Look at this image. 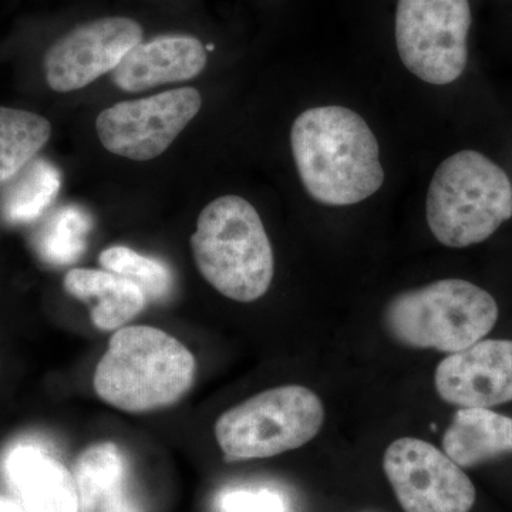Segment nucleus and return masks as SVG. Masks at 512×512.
<instances>
[{
    "instance_id": "nucleus-10",
    "label": "nucleus",
    "mask_w": 512,
    "mask_h": 512,
    "mask_svg": "<svg viewBox=\"0 0 512 512\" xmlns=\"http://www.w3.org/2000/svg\"><path fill=\"white\" fill-rule=\"evenodd\" d=\"M143 42V28L130 18H103L73 29L47 50L45 74L59 93L83 89L113 72L124 56Z\"/></svg>"
},
{
    "instance_id": "nucleus-21",
    "label": "nucleus",
    "mask_w": 512,
    "mask_h": 512,
    "mask_svg": "<svg viewBox=\"0 0 512 512\" xmlns=\"http://www.w3.org/2000/svg\"><path fill=\"white\" fill-rule=\"evenodd\" d=\"M221 512H288L284 494L271 488H229L220 495Z\"/></svg>"
},
{
    "instance_id": "nucleus-13",
    "label": "nucleus",
    "mask_w": 512,
    "mask_h": 512,
    "mask_svg": "<svg viewBox=\"0 0 512 512\" xmlns=\"http://www.w3.org/2000/svg\"><path fill=\"white\" fill-rule=\"evenodd\" d=\"M3 471L25 512H79L72 471L45 448L18 444L9 450Z\"/></svg>"
},
{
    "instance_id": "nucleus-11",
    "label": "nucleus",
    "mask_w": 512,
    "mask_h": 512,
    "mask_svg": "<svg viewBox=\"0 0 512 512\" xmlns=\"http://www.w3.org/2000/svg\"><path fill=\"white\" fill-rule=\"evenodd\" d=\"M444 402L488 407L512 402V340H480L447 356L434 376Z\"/></svg>"
},
{
    "instance_id": "nucleus-17",
    "label": "nucleus",
    "mask_w": 512,
    "mask_h": 512,
    "mask_svg": "<svg viewBox=\"0 0 512 512\" xmlns=\"http://www.w3.org/2000/svg\"><path fill=\"white\" fill-rule=\"evenodd\" d=\"M2 195V215L10 224L37 220L59 194V170L46 160L30 161L9 181Z\"/></svg>"
},
{
    "instance_id": "nucleus-9",
    "label": "nucleus",
    "mask_w": 512,
    "mask_h": 512,
    "mask_svg": "<svg viewBox=\"0 0 512 512\" xmlns=\"http://www.w3.org/2000/svg\"><path fill=\"white\" fill-rule=\"evenodd\" d=\"M201 94L191 87L134 101H121L101 111L96 128L101 144L116 156L153 160L201 109Z\"/></svg>"
},
{
    "instance_id": "nucleus-5",
    "label": "nucleus",
    "mask_w": 512,
    "mask_h": 512,
    "mask_svg": "<svg viewBox=\"0 0 512 512\" xmlns=\"http://www.w3.org/2000/svg\"><path fill=\"white\" fill-rule=\"evenodd\" d=\"M497 319L493 295L461 279L399 293L383 313L384 328L400 345L451 355L483 340Z\"/></svg>"
},
{
    "instance_id": "nucleus-2",
    "label": "nucleus",
    "mask_w": 512,
    "mask_h": 512,
    "mask_svg": "<svg viewBox=\"0 0 512 512\" xmlns=\"http://www.w3.org/2000/svg\"><path fill=\"white\" fill-rule=\"evenodd\" d=\"M195 372V357L180 340L153 326H127L111 336L93 386L111 407L143 414L180 402Z\"/></svg>"
},
{
    "instance_id": "nucleus-22",
    "label": "nucleus",
    "mask_w": 512,
    "mask_h": 512,
    "mask_svg": "<svg viewBox=\"0 0 512 512\" xmlns=\"http://www.w3.org/2000/svg\"><path fill=\"white\" fill-rule=\"evenodd\" d=\"M0 512H25L22 504L18 501L12 500V498L0 495Z\"/></svg>"
},
{
    "instance_id": "nucleus-19",
    "label": "nucleus",
    "mask_w": 512,
    "mask_h": 512,
    "mask_svg": "<svg viewBox=\"0 0 512 512\" xmlns=\"http://www.w3.org/2000/svg\"><path fill=\"white\" fill-rule=\"evenodd\" d=\"M92 218L82 208L62 207L46 218L33 237L36 254L50 265H70L86 249Z\"/></svg>"
},
{
    "instance_id": "nucleus-7",
    "label": "nucleus",
    "mask_w": 512,
    "mask_h": 512,
    "mask_svg": "<svg viewBox=\"0 0 512 512\" xmlns=\"http://www.w3.org/2000/svg\"><path fill=\"white\" fill-rule=\"evenodd\" d=\"M468 0H399L396 46L406 69L423 82H456L468 62Z\"/></svg>"
},
{
    "instance_id": "nucleus-12",
    "label": "nucleus",
    "mask_w": 512,
    "mask_h": 512,
    "mask_svg": "<svg viewBox=\"0 0 512 512\" xmlns=\"http://www.w3.org/2000/svg\"><path fill=\"white\" fill-rule=\"evenodd\" d=\"M207 64V50L191 36H160L138 43L111 72V80L126 92H143L161 84L185 82Z\"/></svg>"
},
{
    "instance_id": "nucleus-6",
    "label": "nucleus",
    "mask_w": 512,
    "mask_h": 512,
    "mask_svg": "<svg viewBox=\"0 0 512 512\" xmlns=\"http://www.w3.org/2000/svg\"><path fill=\"white\" fill-rule=\"evenodd\" d=\"M325 409L308 387L281 386L266 390L222 413L215 439L225 461L279 456L305 446L318 436Z\"/></svg>"
},
{
    "instance_id": "nucleus-18",
    "label": "nucleus",
    "mask_w": 512,
    "mask_h": 512,
    "mask_svg": "<svg viewBox=\"0 0 512 512\" xmlns=\"http://www.w3.org/2000/svg\"><path fill=\"white\" fill-rule=\"evenodd\" d=\"M52 124L30 111L0 107V184L9 183L45 147Z\"/></svg>"
},
{
    "instance_id": "nucleus-16",
    "label": "nucleus",
    "mask_w": 512,
    "mask_h": 512,
    "mask_svg": "<svg viewBox=\"0 0 512 512\" xmlns=\"http://www.w3.org/2000/svg\"><path fill=\"white\" fill-rule=\"evenodd\" d=\"M443 448L466 468L512 453V419L483 407H461L444 434Z\"/></svg>"
},
{
    "instance_id": "nucleus-8",
    "label": "nucleus",
    "mask_w": 512,
    "mask_h": 512,
    "mask_svg": "<svg viewBox=\"0 0 512 512\" xmlns=\"http://www.w3.org/2000/svg\"><path fill=\"white\" fill-rule=\"evenodd\" d=\"M383 470L404 512H470L476 487L446 453L403 437L387 447Z\"/></svg>"
},
{
    "instance_id": "nucleus-15",
    "label": "nucleus",
    "mask_w": 512,
    "mask_h": 512,
    "mask_svg": "<svg viewBox=\"0 0 512 512\" xmlns=\"http://www.w3.org/2000/svg\"><path fill=\"white\" fill-rule=\"evenodd\" d=\"M64 289L92 305V320L100 330H119L144 311L147 298L133 282L100 269L77 268L64 276Z\"/></svg>"
},
{
    "instance_id": "nucleus-1",
    "label": "nucleus",
    "mask_w": 512,
    "mask_h": 512,
    "mask_svg": "<svg viewBox=\"0 0 512 512\" xmlns=\"http://www.w3.org/2000/svg\"><path fill=\"white\" fill-rule=\"evenodd\" d=\"M291 146L303 187L320 204L348 207L382 188L379 143L356 111L340 106L303 111L293 123Z\"/></svg>"
},
{
    "instance_id": "nucleus-4",
    "label": "nucleus",
    "mask_w": 512,
    "mask_h": 512,
    "mask_svg": "<svg viewBox=\"0 0 512 512\" xmlns=\"http://www.w3.org/2000/svg\"><path fill=\"white\" fill-rule=\"evenodd\" d=\"M426 211L430 231L441 244H480L512 217L510 178L484 154L460 151L446 158L431 178Z\"/></svg>"
},
{
    "instance_id": "nucleus-20",
    "label": "nucleus",
    "mask_w": 512,
    "mask_h": 512,
    "mask_svg": "<svg viewBox=\"0 0 512 512\" xmlns=\"http://www.w3.org/2000/svg\"><path fill=\"white\" fill-rule=\"evenodd\" d=\"M100 265L136 284L147 301H161L173 288V274L167 265L127 247L107 248L101 252Z\"/></svg>"
},
{
    "instance_id": "nucleus-14",
    "label": "nucleus",
    "mask_w": 512,
    "mask_h": 512,
    "mask_svg": "<svg viewBox=\"0 0 512 512\" xmlns=\"http://www.w3.org/2000/svg\"><path fill=\"white\" fill-rule=\"evenodd\" d=\"M79 512H144L128 487V464L114 443H97L73 467Z\"/></svg>"
},
{
    "instance_id": "nucleus-3",
    "label": "nucleus",
    "mask_w": 512,
    "mask_h": 512,
    "mask_svg": "<svg viewBox=\"0 0 512 512\" xmlns=\"http://www.w3.org/2000/svg\"><path fill=\"white\" fill-rule=\"evenodd\" d=\"M195 264L208 284L232 301L262 298L274 279L271 242L254 205L238 195L210 202L191 237Z\"/></svg>"
},
{
    "instance_id": "nucleus-23",
    "label": "nucleus",
    "mask_w": 512,
    "mask_h": 512,
    "mask_svg": "<svg viewBox=\"0 0 512 512\" xmlns=\"http://www.w3.org/2000/svg\"><path fill=\"white\" fill-rule=\"evenodd\" d=\"M205 50H208V52H212V50H214V46H212V45L205 46Z\"/></svg>"
}]
</instances>
